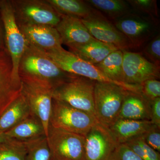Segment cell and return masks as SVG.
<instances>
[{"label":"cell","instance_id":"cell-1","mask_svg":"<svg viewBox=\"0 0 160 160\" xmlns=\"http://www.w3.org/2000/svg\"><path fill=\"white\" fill-rule=\"evenodd\" d=\"M18 74L21 80L44 85L53 90L73 75L64 71L45 51L29 43L20 61Z\"/></svg>","mask_w":160,"mask_h":160},{"label":"cell","instance_id":"cell-2","mask_svg":"<svg viewBox=\"0 0 160 160\" xmlns=\"http://www.w3.org/2000/svg\"><path fill=\"white\" fill-rule=\"evenodd\" d=\"M45 52L61 69L68 73L86 78L95 82L112 83L128 91L140 92V86L112 81L105 75L96 66L81 59L62 47Z\"/></svg>","mask_w":160,"mask_h":160},{"label":"cell","instance_id":"cell-3","mask_svg":"<svg viewBox=\"0 0 160 160\" xmlns=\"http://www.w3.org/2000/svg\"><path fill=\"white\" fill-rule=\"evenodd\" d=\"M128 90L112 83L96 82L93 92L96 118L109 128L118 120Z\"/></svg>","mask_w":160,"mask_h":160},{"label":"cell","instance_id":"cell-4","mask_svg":"<svg viewBox=\"0 0 160 160\" xmlns=\"http://www.w3.org/2000/svg\"><path fill=\"white\" fill-rule=\"evenodd\" d=\"M96 82L73 74L56 88L52 98L95 117L93 92Z\"/></svg>","mask_w":160,"mask_h":160},{"label":"cell","instance_id":"cell-5","mask_svg":"<svg viewBox=\"0 0 160 160\" xmlns=\"http://www.w3.org/2000/svg\"><path fill=\"white\" fill-rule=\"evenodd\" d=\"M98 122L92 115L52 98L49 122L52 127L85 136Z\"/></svg>","mask_w":160,"mask_h":160},{"label":"cell","instance_id":"cell-6","mask_svg":"<svg viewBox=\"0 0 160 160\" xmlns=\"http://www.w3.org/2000/svg\"><path fill=\"white\" fill-rule=\"evenodd\" d=\"M50 160H86L85 136L49 125L46 137Z\"/></svg>","mask_w":160,"mask_h":160},{"label":"cell","instance_id":"cell-7","mask_svg":"<svg viewBox=\"0 0 160 160\" xmlns=\"http://www.w3.org/2000/svg\"><path fill=\"white\" fill-rule=\"evenodd\" d=\"M0 11L5 28L7 49L12 63V76L15 80L20 82L19 67L28 42L19 29L12 3L1 2Z\"/></svg>","mask_w":160,"mask_h":160},{"label":"cell","instance_id":"cell-8","mask_svg":"<svg viewBox=\"0 0 160 160\" xmlns=\"http://www.w3.org/2000/svg\"><path fill=\"white\" fill-rule=\"evenodd\" d=\"M11 3L18 24L55 27L61 20V16L47 1H18Z\"/></svg>","mask_w":160,"mask_h":160},{"label":"cell","instance_id":"cell-9","mask_svg":"<svg viewBox=\"0 0 160 160\" xmlns=\"http://www.w3.org/2000/svg\"><path fill=\"white\" fill-rule=\"evenodd\" d=\"M119 145L109 128L98 122L85 136L86 160H109Z\"/></svg>","mask_w":160,"mask_h":160},{"label":"cell","instance_id":"cell-10","mask_svg":"<svg viewBox=\"0 0 160 160\" xmlns=\"http://www.w3.org/2000/svg\"><path fill=\"white\" fill-rule=\"evenodd\" d=\"M22 93L29 103L32 111L42 123L48 133L53 90L49 87L29 81L21 80Z\"/></svg>","mask_w":160,"mask_h":160},{"label":"cell","instance_id":"cell-11","mask_svg":"<svg viewBox=\"0 0 160 160\" xmlns=\"http://www.w3.org/2000/svg\"><path fill=\"white\" fill-rule=\"evenodd\" d=\"M123 52L124 82L140 86L147 80L159 77L158 65L149 62L140 53L124 50Z\"/></svg>","mask_w":160,"mask_h":160},{"label":"cell","instance_id":"cell-12","mask_svg":"<svg viewBox=\"0 0 160 160\" xmlns=\"http://www.w3.org/2000/svg\"><path fill=\"white\" fill-rule=\"evenodd\" d=\"M9 52L0 49V117L22 91L21 82L14 79Z\"/></svg>","mask_w":160,"mask_h":160},{"label":"cell","instance_id":"cell-13","mask_svg":"<svg viewBox=\"0 0 160 160\" xmlns=\"http://www.w3.org/2000/svg\"><path fill=\"white\" fill-rule=\"evenodd\" d=\"M81 20L89 33L98 41L113 45L122 50L129 47V39L98 13Z\"/></svg>","mask_w":160,"mask_h":160},{"label":"cell","instance_id":"cell-14","mask_svg":"<svg viewBox=\"0 0 160 160\" xmlns=\"http://www.w3.org/2000/svg\"><path fill=\"white\" fill-rule=\"evenodd\" d=\"M18 25L28 43L41 50L48 52L62 47L61 38L55 27L29 24Z\"/></svg>","mask_w":160,"mask_h":160},{"label":"cell","instance_id":"cell-15","mask_svg":"<svg viewBox=\"0 0 160 160\" xmlns=\"http://www.w3.org/2000/svg\"><path fill=\"white\" fill-rule=\"evenodd\" d=\"M62 44L66 46L85 44L95 39L78 18L61 16L59 23L55 27Z\"/></svg>","mask_w":160,"mask_h":160},{"label":"cell","instance_id":"cell-16","mask_svg":"<svg viewBox=\"0 0 160 160\" xmlns=\"http://www.w3.org/2000/svg\"><path fill=\"white\" fill-rule=\"evenodd\" d=\"M150 103L141 92L128 91L118 119L150 121Z\"/></svg>","mask_w":160,"mask_h":160},{"label":"cell","instance_id":"cell-17","mask_svg":"<svg viewBox=\"0 0 160 160\" xmlns=\"http://www.w3.org/2000/svg\"><path fill=\"white\" fill-rule=\"evenodd\" d=\"M153 125L151 121L118 119L109 129L119 144L142 136Z\"/></svg>","mask_w":160,"mask_h":160},{"label":"cell","instance_id":"cell-18","mask_svg":"<svg viewBox=\"0 0 160 160\" xmlns=\"http://www.w3.org/2000/svg\"><path fill=\"white\" fill-rule=\"evenodd\" d=\"M69 52L87 62L96 65L112 52L119 49L110 44L95 40L92 42L68 46Z\"/></svg>","mask_w":160,"mask_h":160},{"label":"cell","instance_id":"cell-19","mask_svg":"<svg viewBox=\"0 0 160 160\" xmlns=\"http://www.w3.org/2000/svg\"><path fill=\"white\" fill-rule=\"evenodd\" d=\"M9 139L26 142L46 136L42 123L32 112L14 127L4 132Z\"/></svg>","mask_w":160,"mask_h":160},{"label":"cell","instance_id":"cell-20","mask_svg":"<svg viewBox=\"0 0 160 160\" xmlns=\"http://www.w3.org/2000/svg\"><path fill=\"white\" fill-rule=\"evenodd\" d=\"M32 112L29 103L21 93L0 117V133H4L14 127Z\"/></svg>","mask_w":160,"mask_h":160},{"label":"cell","instance_id":"cell-21","mask_svg":"<svg viewBox=\"0 0 160 160\" xmlns=\"http://www.w3.org/2000/svg\"><path fill=\"white\" fill-rule=\"evenodd\" d=\"M115 27L126 38L132 42H140L148 36L151 30V24L147 20L135 16H126L118 20Z\"/></svg>","mask_w":160,"mask_h":160},{"label":"cell","instance_id":"cell-22","mask_svg":"<svg viewBox=\"0 0 160 160\" xmlns=\"http://www.w3.org/2000/svg\"><path fill=\"white\" fill-rule=\"evenodd\" d=\"M47 1L61 16H68L81 19L87 18L98 12L91 6L77 0H49Z\"/></svg>","mask_w":160,"mask_h":160},{"label":"cell","instance_id":"cell-23","mask_svg":"<svg viewBox=\"0 0 160 160\" xmlns=\"http://www.w3.org/2000/svg\"><path fill=\"white\" fill-rule=\"evenodd\" d=\"M123 61V50L118 49L112 52L102 62L95 66L110 79L118 82L125 83Z\"/></svg>","mask_w":160,"mask_h":160},{"label":"cell","instance_id":"cell-24","mask_svg":"<svg viewBox=\"0 0 160 160\" xmlns=\"http://www.w3.org/2000/svg\"><path fill=\"white\" fill-rule=\"evenodd\" d=\"M87 2L113 18L125 15L128 10L126 2L121 0H89Z\"/></svg>","mask_w":160,"mask_h":160},{"label":"cell","instance_id":"cell-25","mask_svg":"<svg viewBox=\"0 0 160 160\" xmlns=\"http://www.w3.org/2000/svg\"><path fill=\"white\" fill-rule=\"evenodd\" d=\"M26 153L23 141L9 139L0 143V160H25Z\"/></svg>","mask_w":160,"mask_h":160},{"label":"cell","instance_id":"cell-26","mask_svg":"<svg viewBox=\"0 0 160 160\" xmlns=\"http://www.w3.org/2000/svg\"><path fill=\"white\" fill-rule=\"evenodd\" d=\"M24 142L27 149L25 160H50L51 154L46 136Z\"/></svg>","mask_w":160,"mask_h":160},{"label":"cell","instance_id":"cell-27","mask_svg":"<svg viewBox=\"0 0 160 160\" xmlns=\"http://www.w3.org/2000/svg\"><path fill=\"white\" fill-rule=\"evenodd\" d=\"M140 86L141 93L150 102L160 98V82L157 79L147 80Z\"/></svg>","mask_w":160,"mask_h":160},{"label":"cell","instance_id":"cell-28","mask_svg":"<svg viewBox=\"0 0 160 160\" xmlns=\"http://www.w3.org/2000/svg\"><path fill=\"white\" fill-rule=\"evenodd\" d=\"M145 142L158 152H160V128L153 124L142 136Z\"/></svg>","mask_w":160,"mask_h":160},{"label":"cell","instance_id":"cell-29","mask_svg":"<svg viewBox=\"0 0 160 160\" xmlns=\"http://www.w3.org/2000/svg\"><path fill=\"white\" fill-rule=\"evenodd\" d=\"M109 160H143L126 145L119 144Z\"/></svg>","mask_w":160,"mask_h":160},{"label":"cell","instance_id":"cell-30","mask_svg":"<svg viewBox=\"0 0 160 160\" xmlns=\"http://www.w3.org/2000/svg\"><path fill=\"white\" fill-rule=\"evenodd\" d=\"M145 52L155 64L158 65L160 60V38L159 36L153 39L146 46Z\"/></svg>","mask_w":160,"mask_h":160},{"label":"cell","instance_id":"cell-31","mask_svg":"<svg viewBox=\"0 0 160 160\" xmlns=\"http://www.w3.org/2000/svg\"><path fill=\"white\" fill-rule=\"evenodd\" d=\"M150 121L160 128V98L150 103Z\"/></svg>","mask_w":160,"mask_h":160},{"label":"cell","instance_id":"cell-32","mask_svg":"<svg viewBox=\"0 0 160 160\" xmlns=\"http://www.w3.org/2000/svg\"><path fill=\"white\" fill-rule=\"evenodd\" d=\"M141 145L142 146L146 153L148 160H160V152L156 151L151 147L148 146L143 140L142 136L140 138Z\"/></svg>","mask_w":160,"mask_h":160},{"label":"cell","instance_id":"cell-33","mask_svg":"<svg viewBox=\"0 0 160 160\" xmlns=\"http://www.w3.org/2000/svg\"><path fill=\"white\" fill-rule=\"evenodd\" d=\"M130 2L137 9L148 12L151 10L154 3L153 1L151 0H136Z\"/></svg>","mask_w":160,"mask_h":160},{"label":"cell","instance_id":"cell-34","mask_svg":"<svg viewBox=\"0 0 160 160\" xmlns=\"http://www.w3.org/2000/svg\"><path fill=\"white\" fill-rule=\"evenodd\" d=\"M9 139V138L6 137L5 133H0V143L6 142V141Z\"/></svg>","mask_w":160,"mask_h":160},{"label":"cell","instance_id":"cell-35","mask_svg":"<svg viewBox=\"0 0 160 160\" xmlns=\"http://www.w3.org/2000/svg\"><path fill=\"white\" fill-rule=\"evenodd\" d=\"M1 37H0V46H1ZM1 49V48H0Z\"/></svg>","mask_w":160,"mask_h":160}]
</instances>
